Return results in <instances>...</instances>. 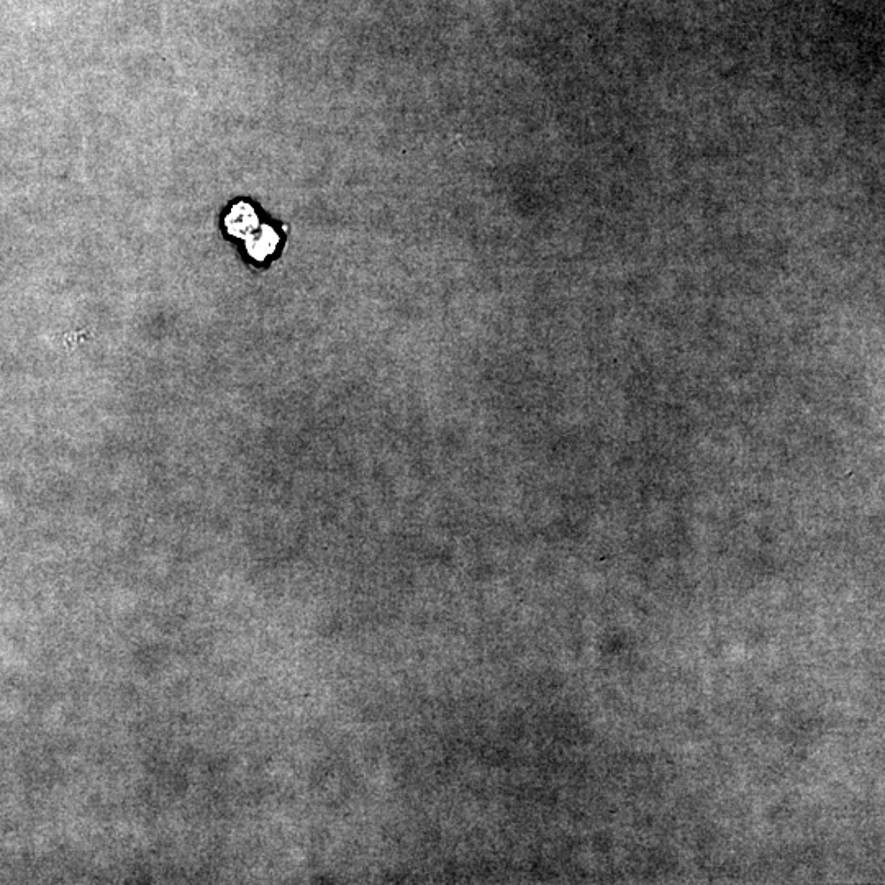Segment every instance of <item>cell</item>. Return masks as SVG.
<instances>
[{
	"mask_svg": "<svg viewBox=\"0 0 885 885\" xmlns=\"http://www.w3.org/2000/svg\"><path fill=\"white\" fill-rule=\"evenodd\" d=\"M274 241H276V240H274V236L264 235L263 238H261V240H258V243H256V245H255V248H253V250H251V251H253V255H256V256L268 255L269 251L273 250V248H274Z\"/></svg>",
	"mask_w": 885,
	"mask_h": 885,
	"instance_id": "6da1fadb",
	"label": "cell"
}]
</instances>
